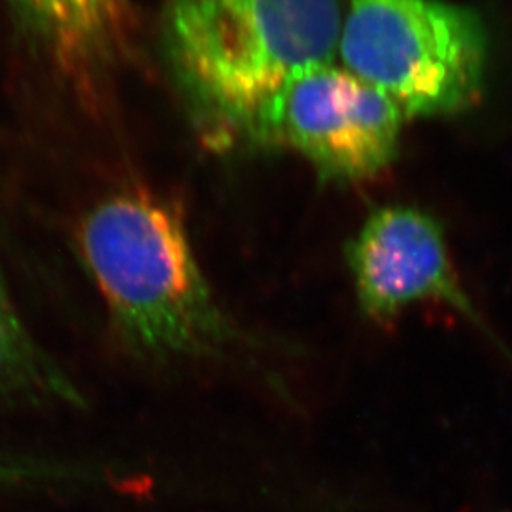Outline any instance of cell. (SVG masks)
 <instances>
[{"label":"cell","instance_id":"obj_3","mask_svg":"<svg viewBox=\"0 0 512 512\" xmlns=\"http://www.w3.org/2000/svg\"><path fill=\"white\" fill-rule=\"evenodd\" d=\"M488 50L483 19L444 0H348L338 42L345 69L388 95L406 120L471 107Z\"/></svg>","mask_w":512,"mask_h":512},{"label":"cell","instance_id":"obj_2","mask_svg":"<svg viewBox=\"0 0 512 512\" xmlns=\"http://www.w3.org/2000/svg\"><path fill=\"white\" fill-rule=\"evenodd\" d=\"M77 247L128 350L152 363L220 360L242 345L173 203L140 187L95 203Z\"/></svg>","mask_w":512,"mask_h":512},{"label":"cell","instance_id":"obj_6","mask_svg":"<svg viewBox=\"0 0 512 512\" xmlns=\"http://www.w3.org/2000/svg\"><path fill=\"white\" fill-rule=\"evenodd\" d=\"M0 398L80 404L79 391L30 335L0 275Z\"/></svg>","mask_w":512,"mask_h":512},{"label":"cell","instance_id":"obj_4","mask_svg":"<svg viewBox=\"0 0 512 512\" xmlns=\"http://www.w3.org/2000/svg\"><path fill=\"white\" fill-rule=\"evenodd\" d=\"M404 120L388 95L346 69L321 65L278 97L266 120L265 148H291L325 180L363 182L394 162Z\"/></svg>","mask_w":512,"mask_h":512},{"label":"cell","instance_id":"obj_1","mask_svg":"<svg viewBox=\"0 0 512 512\" xmlns=\"http://www.w3.org/2000/svg\"><path fill=\"white\" fill-rule=\"evenodd\" d=\"M341 22V0H168V57L207 142L265 148L276 100L331 64Z\"/></svg>","mask_w":512,"mask_h":512},{"label":"cell","instance_id":"obj_8","mask_svg":"<svg viewBox=\"0 0 512 512\" xmlns=\"http://www.w3.org/2000/svg\"><path fill=\"white\" fill-rule=\"evenodd\" d=\"M77 473L72 466L52 459L0 451V488L69 481Z\"/></svg>","mask_w":512,"mask_h":512},{"label":"cell","instance_id":"obj_7","mask_svg":"<svg viewBox=\"0 0 512 512\" xmlns=\"http://www.w3.org/2000/svg\"><path fill=\"white\" fill-rule=\"evenodd\" d=\"M14 4L49 44L77 55L109 37L127 0H14Z\"/></svg>","mask_w":512,"mask_h":512},{"label":"cell","instance_id":"obj_5","mask_svg":"<svg viewBox=\"0 0 512 512\" xmlns=\"http://www.w3.org/2000/svg\"><path fill=\"white\" fill-rule=\"evenodd\" d=\"M346 263L366 320L388 325L413 306H444L512 361V351L466 290L443 225L423 208L393 203L373 210L346 245Z\"/></svg>","mask_w":512,"mask_h":512}]
</instances>
